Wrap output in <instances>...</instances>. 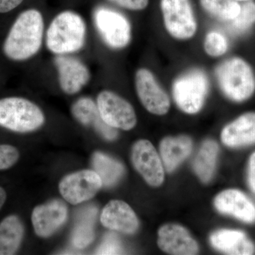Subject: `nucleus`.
Returning a JSON list of instances; mask_svg holds the SVG:
<instances>
[{
  "mask_svg": "<svg viewBox=\"0 0 255 255\" xmlns=\"http://www.w3.org/2000/svg\"><path fill=\"white\" fill-rule=\"evenodd\" d=\"M44 38V20L41 11L30 9L18 15L3 43L8 59L26 61L41 50Z\"/></svg>",
  "mask_w": 255,
  "mask_h": 255,
  "instance_id": "f257e3e1",
  "label": "nucleus"
},
{
  "mask_svg": "<svg viewBox=\"0 0 255 255\" xmlns=\"http://www.w3.org/2000/svg\"><path fill=\"white\" fill-rule=\"evenodd\" d=\"M87 26L78 13L72 11L60 12L50 23L46 33L47 48L56 55L71 54L85 46Z\"/></svg>",
  "mask_w": 255,
  "mask_h": 255,
  "instance_id": "f03ea898",
  "label": "nucleus"
},
{
  "mask_svg": "<svg viewBox=\"0 0 255 255\" xmlns=\"http://www.w3.org/2000/svg\"><path fill=\"white\" fill-rule=\"evenodd\" d=\"M216 75L220 88L230 100L241 102L254 94V73L249 64L242 58L225 60L216 68Z\"/></svg>",
  "mask_w": 255,
  "mask_h": 255,
  "instance_id": "7ed1b4c3",
  "label": "nucleus"
},
{
  "mask_svg": "<svg viewBox=\"0 0 255 255\" xmlns=\"http://www.w3.org/2000/svg\"><path fill=\"white\" fill-rule=\"evenodd\" d=\"M45 123L41 108L22 97L0 100V127L17 132L34 131Z\"/></svg>",
  "mask_w": 255,
  "mask_h": 255,
  "instance_id": "20e7f679",
  "label": "nucleus"
},
{
  "mask_svg": "<svg viewBox=\"0 0 255 255\" xmlns=\"http://www.w3.org/2000/svg\"><path fill=\"white\" fill-rule=\"evenodd\" d=\"M209 83L204 72L194 69L182 74L173 84L174 101L185 113H197L204 105Z\"/></svg>",
  "mask_w": 255,
  "mask_h": 255,
  "instance_id": "39448f33",
  "label": "nucleus"
},
{
  "mask_svg": "<svg viewBox=\"0 0 255 255\" xmlns=\"http://www.w3.org/2000/svg\"><path fill=\"white\" fill-rule=\"evenodd\" d=\"M94 23L102 41L112 49H122L130 43L131 26L123 14L109 8L99 7L94 13Z\"/></svg>",
  "mask_w": 255,
  "mask_h": 255,
  "instance_id": "423d86ee",
  "label": "nucleus"
},
{
  "mask_svg": "<svg viewBox=\"0 0 255 255\" xmlns=\"http://www.w3.org/2000/svg\"><path fill=\"white\" fill-rule=\"evenodd\" d=\"M164 26L173 38L187 40L197 31V23L190 0H161Z\"/></svg>",
  "mask_w": 255,
  "mask_h": 255,
  "instance_id": "0eeeda50",
  "label": "nucleus"
},
{
  "mask_svg": "<svg viewBox=\"0 0 255 255\" xmlns=\"http://www.w3.org/2000/svg\"><path fill=\"white\" fill-rule=\"evenodd\" d=\"M97 105L102 120L114 128L131 130L137 123L136 114L132 105L110 90H103L97 98Z\"/></svg>",
  "mask_w": 255,
  "mask_h": 255,
  "instance_id": "6e6552de",
  "label": "nucleus"
},
{
  "mask_svg": "<svg viewBox=\"0 0 255 255\" xmlns=\"http://www.w3.org/2000/svg\"><path fill=\"white\" fill-rule=\"evenodd\" d=\"M103 186L97 172L84 169L68 174L60 181L59 191L65 201L73 205L92 199Z\"/></svg>",
  "mask_w": 255,
  "mask_h": 255,
  "instance_id": "1a4fd4ad",
  "label": "nucleus"
},
{
  "mask_svg": "<svg viewBox=\"0 0 255 255\" xmlns=\"http://www.w3.org/2000/svg\"><path fill=\"white\" fill-rule=\"evenodd\" d=\"M135 85L137 97L146 110L159 116L168 112L170 107L168 95L159 86L150 70L139 69L135 73Z\"/></svg>",
  "mask_w": 255,
  "mask_h": 255,
  "instance_id": "9d476101",
  "label": "nucleus"
},
{
  "mask_svg": "<svg viewBox=\"0 0 255 255\" xmlns=\"http://www.w3.org/2000/svg\"><path fill=\"white\" fill-rule=\"evenodd\" d=\"M131 160L135 169L149 185L158 187L162 184L164 177L163 164L150 141L139 140L134 144Z\"/></svg>",
  "mask_w": 255,
  "mask_h": 255,
  "instance_id": "9b49d317",
  "label": "nucleus"
},
{
  "mask_svg": "<svg viewBox=\"0 0 255 255\" xmlns=\"http://www.w3.org/2000/svg\"><path fill=\"white\" fill-rule=\"evenodd\" d=\"M54 63L58 73V83L64 93L75 95L90 82V70L78 58L67 55H57Z\"/></svg>",
  "mask_w": 255,
  "mask_h": 255,
  "instance_id": "f8f14e48",
  "label": "nucleus"
},
{
  "mask_svg": "<svg viewBox=\"0 0 255 255\" xmlns=\"http://www.w3.org/2000/svg\"><path fill=\"white\" fill-rule=\"evenodd\" d=\"M68 216L66 204L59 199L37 206L31 215L35 233L39 237H50L63 226Z\"/></svg>",
  "mask_w": 255,
  "mask_h": 255,
  "instance_id": "ddd939ff",
  "label": "nucleus"
},
{
  "mask_svg": "<svg viewBox=\"0 0 255 255\" xmlns=\"http://www.w3.org/2000/svg\"><path fill=\"white\" fill-rule=\"evenodd\" d=\"M157 245L170 255H193L199 251L195 240L185 228L177 224L164 225L159 228Z\"/></svg>",
  "mask_w": 255,
  "mask_h": 255,
  "instance_id": "4468645a",
  "label": "nucleus"
},
{
  "mask_svg": "<svg viewBox=\"0 0 255 255\" xmlns=\"http://www.w3.org/2000/svg\"><path fill=\"white\" fill-rule=\"evenodd\" d=\"M100 220L105 228L126 234H133L139 227L133 210L123 201H110L102 210Z\"/></svg>",
  "mask_w": 255,
  "mask_h": 255,
  "instance_id": "2eb2a0df",
  "label": "nucleus"
},
{
  "mask_svg": "<svg viewBox=\"0 0 255 255\" xmlns=\"http://www.w3.org/2000/svg\"><path fill=\"white\" fill-rule=\"evenodd\" d=\"M219 212L230 215L243 222H255V205L249 198L237 189H228L220 193L214 201Z\"/></svg>",
  "mask_w": 255,
  "mask_h": 255,
  "instance_id": "dca6fc26",
  "label": "nucleus"
},
{
  "mask_svg": "<svg viewBox=\"0 0 255 255\" xmlns=\"http://www.w3.org/2000/svg\"><path fill=\"white\" fill-rule=\"evenodd\" d=\"M74 118L82 125L91 127L107 140L117 137L116 128L110 127L102 120L97 104L89 97H82L73 104L71 109Z\"/></svg>",
  "mask_w": 255,
  "mask_h": 255,
  "instance_id": "f3484780",
  "label": "nucleus"
},
{
  "mask_svg": "<svg viewBox=\"0 0 255 255\" xmlns=\"http://www.w3.org/2000/svg\"><path fill=\"white\" fill-rule=\"evenodd\" d=\"M225 145L238 147L255 143V112L243 114L228 124L221 132Z\"/></svg>",
  "mask_w": 255,
  "mask_h": 255,
  "instance_id": "a211bd4d",
  "label": "nucleus"
},
{
  "mask_svg": "<svg viewBox=\"0 0 255 255\" xmlns=\"http://www.w3.org/2000/svg\"><path fill=\"white\" fill-rule=\"evenodd\" d=\"M211 243L216 249L228 255H249L255 252L254 244L240 231H216L211 235Z\"/></svg>",
  "mask_w": 255,
  "mask_h": 255,
  "instance_id": "6ab92c4d",
  "label": "nucleus"
},
{
  "mask_svg": "<svg viewBox=\"0 0 255 255\" xmlns=\"http://www.w3.org/2000/svg\"><path fill=\"white\" fill-rule=\"evenodd\" d=\"M191 150L192 141L189 137H164L160 142L159 152L166 170L169 172L174 171L190 155Z\"/></svg>",
  "mask_w": 255,
  "mask_h": 255,
  "instance_id": "aec40b11",
  "label": "nucleus"
},
{
  "mask_svg": "<svg viewBox=\"0 0 255 255\" xmlns=\"http://www.w3.org/2000/svg\"><path fill=\"white\" fill-rule=\"evenodd\" d=\"M24 226L16 215L5 218L0 223V255L16 254L22 243Z\"/></svg>",
  "mask_w": 255,
  "mask_h": 255,
  "instance_id": "412c9836",
  "label": "nucleus"
},
{
  "mask_svg": "<svg viewBox=\"0 0 255 255\" xmlns=\"http://www.w3.org/2000/svg\"><path fill=\"white\" fill-rule=\"evenodd\" d=\"M97 208L88 206L78 214L72 235V243L79 249L86 248L95 239L94 226L97 214Z\"/></svg>",
  "mask_w": 255,
  "mask_h": 255,
  "instance_id": "4be33fe9",
  "label": "nucleus"
},
{
  "mask_svg": "<svg viewBox=\"0 0 255 255\" xmlns=\"http://www.w3.org/2000/svg\"><path fill=\"white\" fill-rule=\"evenodd\" d=\"M92 165L94 171L100 176L103 185L107 187L115 185L124 174L123 164L103 152L94 153Z\"/></svg>",
  "mask_w": 255,
  "mask_h": 255,
  "instance_id": "5701e85b",
  "label": "nucleus"
},
{
  "mask_svg": "<svg viewBox=\"0 0 255 255\" xmlns=\"http://www.w3.org/2000/svg\"><path fill=\"white\" fill-rule=\"evenodd\" d=\"M219 145L214 140H206L201 145L194 162L196 175L203 182H209L214 174Z\"/></svg>",
  "mask_w": 255,
  "mask_h": 255,
  "instance_id": "b1692460",
  "label": "nucleus"
},
{
  "mask_svg": "<svg viewBox=\"0 0 255 255\" xmlns=\"http://www.w3.org/2000/svg\"><path fill=\"white\" fill-rule=\"evenodd\" d=\"M199 1L203 9L222 21L234 19L241 11V4L236 0H199Z\"/></svg>",
  "mask_w": 255,
  "mask_h": 255,
  "instance_id": "393cba45",
  "label": "nucleus"
},
{
  "mask_svg": "<svg viewBox=\"0 0 255 255\" xmlns=\"http://www.w3.org/2000/svg\"><path fill=\"white\" fill-rule=\"evenodd\" d=\"M239 14L229 21V28L233 33L241 34L248 31L255 23V2L243 1Z\"/></svg>",
  "mask_w": 255,
  "mask_h": 255,
  "instance_id": "a878e982",
  "label": "nucleus"
},
{
  "mask_svg": "<svg viewBox=\"0 0 255 255\" xmlns=\"http://www.w3.org/2000/svg\"><path fill=\"white\" fill-rule=\"evenodd\" d=\"M204 50L211 57H219L224 55L228 49V43L226 37L219 32H210L204 40Z\"/></svg>",
  "mask_w": 255,
  "mask_h": 255,
  "instance_id": "bb28decb",
  "label": "nucleus"
},
{
  "mask_svg": "<svg viewBox=\"0 0 255 255\" xmlns=\"http://www.w3.org/2000/svg\"><path fill=\"white\" fill-rule=\"evenodd\" d=\"M122 244L117 235L114 233H108L106 235L102 244L97 249L96 254L97 255H119L122 254Z\"/></svg>",
  "mask_w": 255,
  "mask_h": 255,
  "instance_id": "cd10ccee",
  "label": "nucleus"
},
{
  "mask_svg": "<svg viewBox=\"0 0 255 255\" xmlns=\"http://www.w3.org/2000/svg\"><path fill=\"white\" fill-rule=\"evenodd\" d=\"M19 152L14 146L0 145V170L7 169L17 162Z\"/></svg>",
  "mask_w": 255,
  "mask_h": 255,
  "instance_id": "c85d7f7f",
  "label": "nucleus"
},
{
  "mask_svg": "<svg viewBox=\"0 0 255 255\" xmlns=\"http://www.w3.org/2000/svg\"><path fill=\"white\" fill-rule=\"evenodd\" d=\"M110 1L122 7L132 10V11H140L145 9L149 3V0H110Z\"/></svg>",
  "mask_w": 255,
  "mask_h": 255,
  "instance_id": "c756f323",
  "label": "nucleus"
},
{
  "mask_svg": "<svg viewBox=\"0 0 255 255\" xmlns=\"http://www.w3.org/2000/svg\"><path fill=\"white\" fill-rule=\"evenodd\" d=\"M248 182L255 194V152L251 156L248 164Z\"/></svg>",
  "mask_w": 255,
  "mask_h": 255,
  "instance_id": "7c9ffc66",
  "label": "nucleus"
},
{
  "mask_svg": "<svg viewBox=\"0 0 255 255\" xmlns=\"http://www.w3.org/2000/svg\"><path fill=\"white\" fill-rule=\"evenodd\" d=\"M23 0H0V13H7L12 11L18 5L22 3Z\"/></svg>",
  "mask_w": 255,
  "mask_h": 255,
  "instance_id": "2f4dec72",
  "label": "nucleus"
},
{
  "mask_svg": "<svg viewBox=\"0 0 255 255\" xmlns=\"http://www.w3.org/2000/svg\"><path fill=\"white\" fill-rule=\"evenodd\" d=\"M6 199V191L2 187H0V209L4 205Z\"/></svg>",
  "mask_w": 255,
  "mask_h": 255,
  "instance_id": "473e14b6",
  "label": "nucleus"
},
{
  "mask_svg": "<svg viewBox=\"0 0 255 255\" xmlns=\"http://www.w3.org/2000/svg\"><path fill=\"white\" fill-rule=\"evenodd\" d=\"M237 1H253V0H236Z\"/></svg>",
  "mask_w": 255,
  "mask_h": 255,
  "instance_id": "72a5a7b5",
  "label": "nucleus"
}]
</instances>
